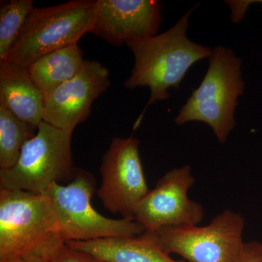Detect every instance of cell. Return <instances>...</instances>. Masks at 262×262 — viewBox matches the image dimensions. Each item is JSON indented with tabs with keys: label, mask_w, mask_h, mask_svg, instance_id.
<instances>
[{
	"label": "cell",
	"mask_w": 262,
	"mask_h": 262,
	"mask_svg": "<svg viewBox=\"0 0 262 262\" xmlns=\"http://www.w3.org/2000/svg\"><path fill=\"white\" fill-rule=\"evenodd\" d=\"M239 262H262V244L256 241L245 243Z\"/></svg>",
	"instance_id": "18"
},
{
	"label": "cell",
	"mask_w": 262,
	"mask_h": 262,
	"mask_svg": "<svg viewBox=\"0 0 262 262\" xmlns=\"http://www.w3.org/2000/svg\"><path fill=\"white\" fill-rule=\"evenodd\" d=\"M96 0H72L34 8L5 61L28 68L36 60L60 48L77 44L91 33Z\"/></svg>",
	"instance_id": "4"
},
{
	"label": "cell",
	"mask_w": 262,
	"mask_h": 262,
	"mask_svg": "<svg viewBox=\"0 0 262 262\" xmlns=\"http://www.w3.org/2000/svg\"><path fill=\"white\" fill-rule=\"evenodd\" d=\"M108 69L96 61L85 60L77 75L44 96L43 121L72 133L85 121L93 103L110 86Z\"/></svg>",
	"instance_id": "10"
},
{
	"label": "cell",
	"mask_w": 262,
	"mask_h": 262,
	"mask_svg": "<svg viewBox=\"0 0 262 262\" xmlns=\"http://www.w3.org/2000/svg\"><path fill=\"white\" fill-rule=\"evenodd\" d=\"M261 3H262V1H261Z\"/></svg>",
	"instance_id": "20"
},
{
	"label": "cell",
	"mask_w": 262,
	"mask_h": 262,
	"mask_svg": "<svg viewBox=\"0 0 262 262\" xmlns=\"http://www.w3.org/2000/svg\"><path fill=\"white\" fill-rule=\"evenodd\" d=\"M245 220L226 209L206 226L168 227L146 231L160 248L187 262H239L244 249Z\"/></svg>",
	"instance_id": "7"
},
{
	"label": "cell",
	"mask_w": 262,
	"mask_h": 262,
	"mask_svg": "<svg viewBox=\"0 0 262 262\" xmlns=\"http://www.w3.org/2000/svg\"><path fill=\"white\" fill-rule=\"evenodd\" d=\"M65 244L47 196L0 189V260L32 256L50 261Z\"/></svg>",
	"instance_id": "2"
},
{
	"label": "cell",
	"mask_w": 262,
	"mask_h": 262,
	"mask_svg": "<svg viewBox=\"0 0 262 262\" xmlns=\"http://www.w3.org/2000/svg\"><path fill=\"white\" fill-rule=\"evenodd\" d=\"M194 182L189 165L167 172L136 206L134 220L145 231L198 225L204 219V208L188 196Z\"/></svg>",
	"instance_id": "9"
},
{
	"label": "cell",
	"mask_w": 262,
	"mask_h": 262,
	"mask_svg": "<svg viewBox=\"0 0 262 262\" xmlns=\"http://www.w3.org/2000/svg\"><path fill=\"white\" fill-rule=\"evenodd\" d=\"M137 138H113L103 155L97 194L105 209L122 219L134 220V212L149 192L139 154Z\"/></svg>",
	"instance_id": "8"
},
{
	"label": "cell",
	"mask_w": 262,
	"mask_h": 262,
	"mask_svg": "<svg viewBox=\"0 0 262 262\" xmlns=\"http://www.w3.org/2000/svg\"><path fill=\"white\" fill-rule=\"evenodd\" d=\"M33 0H10L0 7V61H5L34 9Z\"/></svg>",
	"instance_id": "16"
},
{
	"label": "cell",
	"mask_w": 262,
	"mask_h": 262,
	"mask_svg": "<svg viewBox=\"0 0 262 262\" xmlns=\"http://www.w3.org/2000/svg\"><path fill=\"white\" fill-rule=\"evenodd\" d=\"M36 130L0 102V170H8L17 163L24 144L36 135Z\"/></svg>",
	"instance_id": "15"
},
{
	"label": "cell",
	"mask_w": 262,
	"mask_h": 262,
	"mask_svg": "<svg viewBox=\"0 0 262 262\" xmlns=\"http://www.w3.org/2000/svg\"><path fill=\"white\" fill-rule=\"evenodd\" d=\"M73 178L67 185L53 183L42 194L51 202L63 242L128 237L145 232L136 220H113L96 211L91 203L96 184L92 174L77 168Z\"/></svg>",
	"instance_id": "5"
},
{
	"label": "cell",
	"mask_w": 262,
	"mask_h": 262,
	"mask_svg": "<svg viewBox=\"0 0 262 262\" xmlns=\"http://www.w3.org/2000/svg\"><path fill=\"white\" fill-rule=\"evenodd\" d=\"M49 262H106L91 253L63 244Z\"/></svg>",
	"instance_id": "17"
},
{
	"label": "cell",
	"mask_w": 262,
	"mask_h": 262,
	"mask_svg": "<svg viewBox=\"0 0 262 262\" xmlns=\"http://www.w3.org/2000/svg\"><path fill=\"white\" fill-rule=\"evenodd\" d=\"M72 133L42 121L36 135L25 143L17 163L0 170V189L44 194L53 183L75 176L72 153Z\"/></svg>",
	"instance_id": "6"
},
{
	"label": "cell",
	"mask_w": 262,
	"mask_h": 262,
	"mask_svg": "<svg viewBox=\"0 0 262 262\" xmlns=\"http://www.w3.org/2000/svg\"><path fill=\"white\" fill-rule=\"evenodd\" d=\"M241 63L232 50L215 48L204 78L181 108L176 123L205 122L211 127L219 142L225 144L235 127L234 112L244 92Z\"/></svg>",
	"instance_id": "3"
},
{
	"label": "cell",
	"mask_w": 262,
	"mask_h": 262,
	"mask_svg": "<svg viewBox=\"0 0 262 262\" xmlns=\"http://www.w3.org/2000/svg\"><path fill=\"white\" fill-rule=\"evenodd\" d=\"M0 102L36 129L43 121L42 93L33 82L28 69L18 63L0 61Z\"/></svg>",
	"instance_id": "12"
},
{
	"label": "cell",
	"mask_w": 262,
	"mask_h": 262,
	"mask_svg": "<svg viewBox=\"0 0 262 262\" xmlns=\"http://www.w3.org/2000/svg\"><path fill=\"white\" fill-rule=\"evenodd\" d=\"M162 13L163 4L157 0H96L91 33L120 46L127 39L157 35Z\"/></svg>",
	"instance_id": "11"
},
{
	"label": "cell",
	"mask_w": 262,
	"mask_h": 262,
	"mask_svg": "<svg viewBox=\"0 0 262 262\" xmlns=\"http://www.w3.org/2000/svg\"><path fill=\"white\" fill-rule=\"evenodd\" d=\"M66 244L106 262H187L170 257L146 231L136 236L71 241Z\"/></svg>",
	"instance_id": "13"
},
{
	"label": "cell",
	"mask_w": 262,
	"mask_h": 262,
	"mask_svg": "<svg viewBox=\"0 0 262 262\" xmlns=\"http://www.w3.org/2000/svg\"><path fill=\"white\" fill-rule=\"evenodd\" d=\"M84 61L83 52L77 43L40 57L27 69L44 96L75 77Z\"/></svg>",
	"instance_id": "14"
},
{
	"label": "cell",
	"mask_w": 262,
	"mask_h": 262,
	"mask_svg": "<svg viewBox=\"0 0 262 262\" xmlns=\"http://www.w3.org/2000/svg\"><path fill=\"white\" fill-rule=\"evenodd\" d=\"M198 7L188 10L166 32L140 39H127L125 44L135 58L130 77L125 81L127 89L148 87L150 97L135 124L137 127L146 110L158 101L170 97L168 91L178 89L188 71L194 63L211 57L210 48L191 41L187 36L189 20Z\"/></svg>",
	"instance_id": "1"
},
{
	"label": "cell",
	"mask_w": 262,
	"mask_h": 262,
	"mask_svg": "<svg viewBox=\"0 0 262 262\" xmlns=\"http://www.w3.org/2000/svg\"><path fill=\"white\" fill-rule=\"evenodd\" d=\"M0 262H49L48 260L37 257H30V256H23L9 258V259L0 260Z\"/></svg>",
	"instance_id": "19"
}]
</instances>
